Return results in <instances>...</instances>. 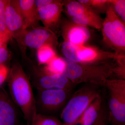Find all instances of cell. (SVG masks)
<instances>
[{
  "label": "cell",
  "mask_w": 125,
  "mask_h": 125,
  "mask_svg": "<svg viewBox=\"0 0 125 125\" xmlns=\"http://www.w3.org/2000/svg\"><path fill=\"white\" fill-rule=\"evenodd\" d=\"M79 57L80 63L98 64L107 62L108 60H116L125 57V55H118L116 52L103 51L94 47L80 46Z\"/></svg>",
  "instance_id": "obj_8"
},
{
  "label": "cell",
  "mask_w": 125,
  "mask_h": 125,
  "mask_svg": "<svg viewBox=\"0 0 125 125\" xmlns=\"http://www.w3.org/2000/svg\"><path fill=\"white\" fill-rule=\"evenodd\" d=\"M78 1L88 7L99 10H104L106 12L109 4L108 0H79Z\"/></svg>",
  "instance_id": "obj_23"
},
{
  "label": "cell",
  "mask_w": 125,
  "mask_h": 125,
  "mask_svg": "<svg viewBox=\"0 0 125 125\" xmlns=\"http://www.w3.org/2000/svg\"><path fill=\"white\" fill-rule=\"evenodd\" d=\"M70 91L59 88L37 91L35 97L37 113L48 115L58 111L65 103Z\"/></svg>",
  "instance_id": "obj_6"
},
{
  "label": "cell",
  "mask_w": 125,
  "mask_h": 125,
  "mask_svg": "<svg viewBox=\"0 0 125 125\" xmlns=\"http://www.w3.org/2000/svg\"><path fill=\"white\" fill-rule=\"evenodd\" d=\"M7 1L0 0V34L10 39L12 35L7 29L6 20L5 8Z\"/></svg>",
  "instance_id": "obj_22"
},
{
  "label": "cell",
  "mask_w": 125,
  "mask_h": 125,
  "mask_svg": "<svg viewBox=\"0 0 125 125\" xmlns=\"http://www.w3.org/2000/svg\"><path fill=\"white\" fill-rule=\"evenodd\" d=\"M9 74V70L7 66L5 64L0 65V87L6 80Z\"/></svg>",
  "instance_id": "obj_26"
},
{
  "label": "cell",
  "mask_w": 125,
  "mask_h": 125,
  "mask_svg": "<svg viewBox=\"0 0 125 125\" xmlns=\"http://www.w3.org/2000/svg\"><path fill=\"white\" fill-rule=\"evenodd\" d=\"M103 99L101 94L94 99L86 110L72 125H92L98 116L102 106Z\"/></svg>",
  "instance_id": "obj_15"
},
{
  "label": "cell",
  "mask_w": 125,
  "mask_h": 125,
  "mask_svg": "<svg viewBox=\"0 0 125 125\" xmlns=\"http://www.w3.org/2000/svg\"><path fill=\"white\" fill-rule=\"evenodd\" d=\"M106 14L101 29L103 41L107 46L114 50L116 53L125 55V22L116 13L109 2Z\"/></svg>",
  "instance_id": "obj_3"
},
{
  "label": "cell",
  "mask_w": 125,
  "mask_h": 125,
  "mask_svg": "<svg viewBox=\"0 0 125 125\" xmlns=\"http://www.w3.org/2000/svg\"><path fill=\"white\" fill-rule=\"evenodd\" d=\"M66 65L62 72L73 84L89 83L103 85L113 74L114 65L109 62L98 64H83L72 62L64 57Z\"/></svg>",
  "instance_id": "obj_2"
},
{
  "label": "cell",
  "mask_w": 125,
  "mask_h": 125,
  "mask_svg": "<svg viewBox=\"0 0 125 125\" xmlns=\"http://www.w3.org/2000/svg\"><path fill=\"white\" fill-rule=\"evenodd\" d=\"M96 85L85 86L75 92L66 104L61 114L63 125L73 124L100 94Z\"/></svg>",
  "instance_id": "obj_4"
},
{
  "label": "cell",
  "mask_w": 125,
  "mask_h": 125,
  "mask_svg": "<svg viewBox=\"0 0 125 125\" xmlns=\"http://www.w3.org/2000/svg\"><path fill=\"white\" fill-rule=\"evenodd\" d=\"M18 3L24 21L22 30H26L39 20L37 10L34 0H20Z\"/></svg>",
  "instance_id": "obj_14"
},
{
  "label": "cell",
  "mask_w": 125,
  "mask_h": 125,
  "mask_svg": "<svg viewBox=\"0 0 125 125\" xmlns=\"http://www.w3.org/2000/svg\"><path fill=\"white\" fill-rule=\"evenodd\" d=\"M66 64L64 57L57 56L52 59L44 67L45 71L54 74H62L65 67Z\"/></svg>",
  "instance_id": "obj_20"
},
{
  "label": "cell",
  "mask_w": 125,
  "mask_h": 125,
  "mask_svg": "<svg viewBox=\"0 0 125 125\" xmlns=\"http://www.w3.org/2000/svg\"><path fill=\"white\" fill-rule=\"evenodd\" d=\"M16 105L4 89L0 87V115L5 125H19Z\"/></svg>",
  "instance_id": "obj_11"
},
{
  "label": "cell",
  "mask_w": 125,
  "mask_h": 125,
  "mask_svg": "<svg viewBox=\"0 0 125 125\" xmlns=\"http://www.w3.org/2000/svg\"><path fill=\"white\" fill-rule=\"evenodd\" d=\"M30 125H63V124L55 117L37 113Z\"/></svg>",
  "instance_id": "obj_21"
},
{
  "label": "cell",
  "mask_w": 125,
  "mask_h": 125,
  "mask_svg": "<svg viewBox=\"0 0 125 125\" xmlns=\"http://www.w3.org/2000/svg\"><path fill=\"white\" fill-rule=\"evenodd\" d=\"M62 35L64 41L81 46L89 40L91 34L86 26L69 22L64 25Z\"/></svg>",
  "instance_id": "obj_10"
},
{
  "label": "cell",
  "mask_w": 125,
  "mask_h": 125,
  "mask_svg": "<svg viewBox=\"0 0 125 125\" xmlns=\"http://www.w3.org/2000/svg\"><path fill=\"white\" fill-rule=\"evenodd\" d=\"M62 54L64 58L72 62L80 63L79 55L80 52V46L64 41L62 45Z\"/></svg>",
  "instance_id": "obj_17"
},
{
  "label": "cell",
  "mask_w": 125,
  "mask_h": 125,
  "mask_svg": "<svg viewBox=\"0 0 125 125\" xmlns=\"http://www.w3.org/2000/svg\"><path fill=\"white\" fill-rule=\"evenodd\" d=\"M64 3L60 0H54L49 4L37 9L39 20L45 27L49 29L58 23L63 10Z\"/></svg>",
  "instance_id": "obj_13"
},
{
  "label": "cell",
  "mask_w": 125,
  "mask_h": 125,
  "mask_svg": "<svg viewBox=\"0 0 125 125\" xmlns=\"http://www.w3.org/2000/svg\"><path fill=\"white\" fill-rule=\"evenodd\" d=\"M66 5V12L69 16L72 17L86 13L93 10L89 7L74 0L67 1L64 3Z\"/></svg>",
  "instance_id": "obj_18"
},
{
  "label": "cell",
  "mask_w": 125,
  "mask_h": 125,
  "mask_svg": "<svg viewBox=\"0 0 125 125\" xmlns=\"http://www.w3.org/2000/svg\"><path fill=\"white\" fill-rule=\"evenodd\" d=\"M71 18L72 22L77 24L87 27L89 26L98 30L102 29V27L103 21L94 10Z\"/></svg>",
  "instance_id": "obj_16"
},
{
  "label": "cell",
  "mask_w": 125,
  "mask_h": 125,
  "mask_svg": "<svg viewBox=\"0 0 125 125\" xmlns=\"http://www.w3.org/2000/svg\"><path fill=\"white\" fill-rule=\"evenodd\" d=\"M37 55L40 64H47L57 56L52 45L49 44H45L38 48Z\"/></svg>",
  "instance_id": "obj_19"
},
{
  "label": "cell",
  "mask_w": 125,
  "mask_h": 125,
  "mask_svg": "<svg viewBox=\"0 0 125 125\" xmlns=\"http://www.w3.org/2000/svg\"><path fill=\"white\" fill-rule=\"evenodd\" d=\"M32 82L37 91L59 88L71 91L74 84L62 74H54L45 71L44 68Z\"/></svg>",
  "instance_id": "obj_7"
},
{
  "label": "cell",
  "mask_w": 125,
  "mask_h": 125,
  "mask_svg": "<svg viewBox=\"0 0 125 125\" xmlns=\"http://www.w3.org/2000/svg\"><path fill=\"white\" fill-rule=\"evenodd\" d=\"M22 31L24 32L23 40L24 45L34 49H38L45 44L52 45L55 39L54 34L46 27L35 28L28 31Z\"/></svg>",
  "instance_id": "obj_9"
},
{
  "label": "cell",
  "mask_w": 125,
  "mask_h": 125,
  "mask_svg": "<svg viewBox=\"0 0 125 125\" xmlns=\"http://www.w3.org/2000/svg\"><path fill=\"white\" fill-rule=\"evenodd\" d=\"M0 125H5L0 115Z\"/></svg>",
  "instance_id": "obj_30"
},
{
  "label": "cell",
  "mask_w": 125,
  "mask_h": 125,
  "mask_svg": "<svg viewBox=\"0 0 125 125\" xmlns=\"http://www.w3.org/2000/svg\"><path fill=\"white\" fill-rule=\"evenodd\" d=\"M5 15L7 29L12 36L20 30H23L24 21L18 0L7 1Z\"/></svg>",
  "instance_id": "obj_12"
},
{
  "label": "cell",
  "mask_w": 125,
  "mask_h": 125,
  "mask_svg": "<svg viewBox=\"0 0 125 125\" xmlns=\"http://www.w3.org/2000/svg\"><path fill=\"white\" fill-rule=\"evenodd\" d=\"M53 0H34L35 5L37 9L49 4L53 2Z\"/></svg>",
  "instance_id": "obj_28"
},
{
  "label": "cell",
  "mask_w": 125,
  "mask_h": 125,
  "mask_svg": "<svg viewBox=\"0 0 125 125\" xmlns=\"http://www.w3.org/2000/svg\"><path fill=\"white\" fill-rule=\"evenodd\" d=\"M27 125V124H26V125H24V124H20V125Z\"/></svg>",
  "instance_id": "obj_31"
},
{
  "label": "cell",
  "mask_w": 125,
  "mask_h": 125,
  "mask_svg": "<svg viewBox=\"0 0 125 125\" xmlns=\"http://www.w3.org/2000/svg\"><path fill=\"white\" fill-rule=\"evenodd\" d=\"M114 11L123 22L125 21V0H109Z\"/></svg>",
  "instance_id": "obj_24"
},
{
  "label": "cell",
  "mask_w": 125,
  "mask_h": 125,
  "mask_svg": "<svg viewBox=\"0 0 125 125\" xmlns=\"http://www.w3.org/2000/svg\"><path fill=\"white\" fill-rule=\"evenodd\" d=\"M10 40L9 38L0 34V47L3 45L6 44L7 42Z\"/></svg>",
  "instance_id": "obj_29"
},
{
  "label": "cell",
  "mask_w": 125,
  "mask_h": 125,
  "mask_svg": "<svg viewBox=\"0 0 125 125\" xmlns=\"http://www.w3.org/2000/svg\"><path fill=\"white\" fill-rule=\"evenodd\" d=\"M109 94L108 121L112 125H125V80H106L103 85Z\"/></svg>",
  "instance_id": "obj_5"
},
{
  "label": "cell",
  "mask_w": 125,
  "mask_h": 125,
  "mask_svg": "<svg viewBox=\"0 0 125 125\" xmlns=\"http://www.w3.org/2000/svg\"><path fill=\"white\" fill-rule=\"evenodd\" d=\"M9 57L6 44L0 47V65H4V63L7 60Z\"/></svg>",
  "instance_id": "obj_27"
},
{
  "label": "cell",
  "mask_w": 125,
  "mask_h": 125,
  "mask_svg": "<svg viewBox=\"0 0 125 125\" xmlns=\"http://www.w3.org/2000/svg\"><path fill=\"white\" fill-rule=\"evenodd\" d=\"M108 114L106 107L103 104L97 117L92 125H108Z\"/></svg>",
  "instance_id": "obj_25"
},
{
  "label": "cell",
  "mask_w": 125,
  "mask_h": 125,
  "mask_svg": "<svg viewBox=\"0 0 125 125\" xmlns=\"http://www.w3.org/2000/svg\"><path fill=\"white\" fill-rule=\"evenodd\" d=\"M8 77L10 96L22 112L27 125H30L38 113L31 82L19 64L12 67Z\"/></svg>",
  "instance_id": "obj_1"
}]
</instances>
